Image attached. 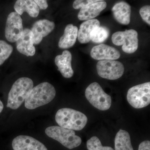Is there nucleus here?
Returning a JSON list of instances; mask_svg holds the SVG:
<instances>
[{
	"label": "nucleus",
	"mask_w": 150,
	"mask_h": 150,
	"mask_svg": "<svg viewBox=\"0 0 150 150\" xmlns=\"http://www.w3.org/2000/svg\"><path fill=\"white\" fill-rule=\"evenodd\" d=\"M56 91L48 82L42 83L33 88L25 101V106L30 110L47 104L54 99Z\"/></svg>",
	"instance_id": "nucleus-1"
},
{
	"label": "nucleus",
	"mask_w": 150,
	"mask_h": 150,
	"mask_svg": "<svg viewBox=\"0 0 150 150\" xmlns=\"http://www.w3.org/2000/svg\"><path fill=\"white\" fill-rule=\"evenodd\" d=\"M55 119L60 127L73 131H80L88 122L87 116L83 112L69 108L59 109Z\"/></svg>",
	"instance_id": "nucleus-2"
},
{
	"label": "nucleus",
	"mask_w": 150,
	"mask_h": 150,
	"mask_svg": "<svg viewBox=\"0 0 150 150\" xmlns=\"http://www.w3.org/2000/svg\"><path fill=\"white\" fill-rule=\"evenodd\" d=\"M33 87V81L29 78L22 77L13 85L8 93L7 107L16 110L25 101Z\"/></svg>",
	"instance_id": "nucleus-3"
},
{
	"label": "nucleus",
	"mask_w": 150,
	"mask_h": 150,
	"mask_svg": "<svg viewBox=\"0 0 150 150\" xmlns=\"http://www.w3.org/2000/svg\"><path fill=\"white\" fill-rule=\"evenodd\" d=\"M45 133L48 137L70 149L77 147L81 144V139L76 135L74 131L60 126L48 127L45 130Z\"/></svg>",
	"instance_id": "nucleus-4"
},
{
	"label": "nucleus",
	"mask_w": 150,
	"mask_h": 150,
	"mask_svg": "<svg viewBox=\"0 0 150 150\" xmlns=\"http://www.w3.org/2000/svg\"><path fill=\"white\" fill-rule=\"evenodd\" d=\"M85 96L91 104L98 110H107L111 106V97L105 92L98 83H93L87 87L85 91Z\"/></svg>",
	"instance_id": "nucleus-5"
},
{
	"label": "nucleus",
	"mask_w": 150,
	"mask_h": 150,
	"mask_svg": "<svg viewBox=\"0 0 150 150\" xmlns=\"http://www.w3.org/2000/svg\"><path fill=\"white\" fill-rule=\"evenodd\" d=\"M127 99L134 108H143L150 103V83L134 86L128 90Z\"/></svg>",
	"instance_id": "nucleus-6"
},
{
	"label": "nucleus",
	"mask_w": 150,
	"mask_h": 150,
	"mask_svg": "<svg viewBox=\"0 0 150 150\" xmlns=\"http://www.w3.org/2000/svg\"><path fill=\"white\" fill-rule=\"evenodd\" d=\"M111 40L116 46H122L123 51L127 54H133L138 49V33L134 29L117 31L112 34Z\"/></svg>",
	"instance_id": "nucleus-7"
},
{
	"label": "nucleus",
	"mask_w": 150,
	"mask_h": 150,
	"mask_svg": "<svg viewBox=\"0 0 150 150\" xmlns=\"http://www.w3.org/2000/svg\"><path fill=\"white\" fill-rule=\"evenodd\" d=\"M96 69L100 76L110 80L121 78L124 72L123 64L115 60L99 61L97 64Z\"/></svg>",
	"instance_id": "nucleus-8"
},
{
	"label": "nucleus",
	"mask_w": 150,
	"mask_h": 150,
	"mask_svg": "<svg viewBox=\"0 0 150 150\" xmlns=\"http://www.w3.org/2000/svg\"><path fill=\"white\" fill-rule=\"evenodd\" d=\"M23 21L20 15L16 12L8 15L7 18L5 34L7 40L11 42H16L23 32Z\"/></svg>",
	"instance_id": "nucleus-9"
},
{
	"label": "nucleus",
	"mask_w": 150,
	"mask_h": 150,
	"mask_svg": "<svg viewBox=\"0 0 150 150\" xmlns=\"http://www.w3.org/2000/svg\"><path fill=\"white\" fill-rule=\"evenodd\" d=\"M13 150H48L43 143L28 136L20 135L13 139Z\"/></svg>",
	"instance_id": "nucleus-10"
},
{
	"label": "nucleus",
	"mask_w": 150,
	"mask_h": 150,
	"mask_svg": "<svg viewBox=\"0 0 150 150\" xmlns=\"http://www.w3.org/2000/svg\"><path fill=\"white\" fill-rule=\"evenodd\" d=\"M55 26L54 22L47 19L40 20L35 22L30 30L34 44H39L43 38L46 37L53 31Z\"/></svg>",
	"instance_id": "nucleus-11"
},
{
	"label": "nucleus",
	"mask_w": 150,
	"mask_h": 150,
	"mask_svg": "<svg viewBox=\"0 0 150 150\" xmlns=\"http://www.w3.org/2000/svg\"><path fill=\"white\" fill-rule=\"evenodd\" d=\"M91 56L93 59L98 61L115 60L120 58L121 54L114 47L101 44L92 48Z\"/></svg>",
	"instance_id": "nucleus-12"
},
{
	"label": "nucleus",
	"mask_w": 150,
	"mask_h": 150,
	"mask_svg": "<svg viewBox=\"0 0 150 150\" xmlns=\"http://www.w3.org/2000/svg\"><path fill=\"white\" fill-rule=\"evenodd\" d=\"M33 38L31 30L28 28L23 30L21 36L16 41L18 51L27 56L35 55V49L34 46Z\"/></svg>",
	"instance_id": "nucleus-13"
},
{
	"label": "nucleus",
	"mask_w": 150,
	"mask_h": 150,
	"mask_svg": "<svg viewBox=\"0 0 150 150\" xmlns=\"http://www.w3.org/2000/svg\"><path fill=\"white\" fill-rule=\"evenodd\" d=\"M72 55L70 51H63L62 55L56 56L55 63L58 70L63 77L67 79L71 78L74 74L71 66Z\"/></svg>",
	"instance_id": "nucleus-14"
},
{
	"label": "nucleus",
	"mask_w": 150,
	"mask_h": 150,
	"mask_svg": "<svg viewBox=\"0 0 150 150\" xmlns=\"http://www.w3.org/2000/svg\"><path fill=\"white\" fill-rule=\"evenodd\" d=\"M113 17L120 24L127 25L131 21V7L128 3L119 2L114 5L112 8Z\"/></svg>",
	"instance_id": "nucleus-15"
},
{
	"label": "nucleus",
	"mask_w": 150,
	"mask_h": 150,
	"mask_svg": "<svg viewBox=\"0 0 150 150\" xmlns=\"http://www.w3.org/2000/svg\"><path fill=\"white\" fill-rule=\"evenodd\" d=\"M107 4L105 1H100L93 3L86 7L81 8L78 14V18L81 21L93 19L98 16L102 11L106 8Z\"/></svg>",
	"instance_id": "nucleus-16"
},
{
	"label": "nucleus",
	"mask_w": 150,
	"mask_h": 150,
	"mask_svg": "<svg viewBox=\"0 0 150 150\" xmlns=\"http://www.w3.org/2000/svg\"><path fill=\"white\" fill-rule=\"evenodd\" d=\"M100 25V23L96 19L89 20L82 23L78 33V40L80 43L84 44L90 42L91 40L92 32Z\"/></svg>",
	"instance_id": "nucleus-17"
},
{
	"label": "nucleus",
	"mask_w": 150,
	"mask_h": 150,
	"mask_svg": "<svg viewBox=\"0 0 150 150\" xmlns=\"http://www.w3.org/2000/svg\"><path fill=\"white\" fill-rule=\"evenodd\" d=\"M78 28L72 24L67 25L65 28L64 35L59 42V48L67 49L72 47L76 43L78 37Z\"/></svg>",
	"instance_id": "nucleus-18"
},
{
	"label": "nucleus",
	"mask_w": 150,
	"mask_h": 150,
	"mask_svg": "<svg viewBox=\"0 0 150 150\" xmlns=\"http://www.w3.org/2000/svg\"><path fill=\"white\" fill-rule=\"evenodd\" d=\"M15 10L19 15L26 12L30 16L36 18L39 15L40 9L34 1L32 0H18L14 6Z\"/></svg>",
	"instance_id": "nucleus-19"
},
{
	"label": "nucleus",
	"mask_w": 150,
	"mask_h": 150,
	"mask_svg": "<svg viewBox=\"0 0 150 150\" xmlns=\"http://www.w3.org/2000/svg\"><path fill=\"white\" fill-rule=\"evenodd\" d=\"M115 150H134L131 144L129 133L120 129L115 138Z\"/></svg>",
	"instance_id": "nucleus-20"
},
{
	"label": "nucleus",
	"mask_w": 150,
	"mask_h": 150,
	"mask_svg": "<svg viewBox=\"0 0 150 150\" xmlns=\"http://www.w3.org/2000/svg\"><path fill=\"white\" fill-rule=\"evenodd\" d=\"M109 33V29L105 26L96 28L92 32L91 40L94 43H102L107 39Z\"/></svg>",
	"instance_id": "nucleus-21"
},
{
	"label": "nucleus",
	"mask_w": 150,
	"mask_h": 150,
	"mask_svg": "<svg viewBox=\"0 0 150 150\" xmlns=\"http://www.w3.org/2000/svg\"><path fill=\"white\" fill-rule=\"evenodd\" d=\"M13 47L4 40H0V66L2 65L12 53Z\"/></svg>",
	"instance_id": "nucleus-22"
},
{
	"label": "nucleus",
	"mask_w": 150,
	"mask_h": 150,
	"mask_svg": "<svg viewBox=\"0 0 150 150\" xmlns=\"http://www.w3.org/2000/svg\"><path fill=\"white\" fill-rule=\"evenodd\" d=\"M87 148L88 150H114L109 146H103L99 139L96 137H91L87 142Z\"/></svg>",
	"instance_id": "nucleus-23"
},
{
	"label": "nucleus",
	"mask_w": 150,
	"mask_h": 150,
	"mask_svg": "<svg viewBox=\"0 0 150 150\" xmlns=\"http://www.w3.org/2000/svg\"><path fill=\"white\" fill-rule=\"evenodd\" d=\"M100 1L99 0H76L73 3V7L75 9H79Z\"/></svg>",
	"instance_id": "nucleus-24"
},
{
	"label": "nucleus",
	"mask_w": 150,
	"mask_h": 150,
	"mask_svg": "<svg viewBox=\"0 0 150 150\" xmlns=\"http://www.w3.org/2000/svg\"><path fill=\"white\" fill-rule=\"evenodd\" d=\"M139 13L143 20L150 25V6L146 5L142 7L140 9Z\"/></svg>",
	"instance_id": "nucleus-25"
},
{
	"label": "nucleus",
	"mask_w": 150,
	"mask_h": 150,
	"mask_svg": "<svg viewBox=\"0 0 150 150\" xmlns=\"http://www.w3.org/2000/svg\"><path fill=\"white\" fill-rule=\"evenodd\" d=\"M34 1L40 9L45 10L48 8V3L46 0H35Z\"/></svg>",
	"instance_id": "nucleus-26"
},
{
	"label": "nucleus",
	"mask_w": 150,
	"mask_h": 150,
	"mask_svg": "<svg viewBox=\"0 0 150 150\" xmlns=\"http://www.w3.org/2000/svg\"><path fill=\"white\" fill-rule=\"evenodd\" d=\"M138 150H150V142L145 141L142 142L139 146Z\"/></svg>",
	"instance_id": "nucleus-27"
},
{
	"label": "nucleus",
	"mask_w": 150,
	"mask_h": 150,
	"mask_svg": "<svg viewBox=\"0 0 150 150\" xmlns=\"http://www.w3.org/2000/svg\"><path fill=\"white\" fill-rule=\"evenodd\" d=\"M4 104H3L1 100H0V113L2 111L3 109H4Z\"/></svg>",
	"instance_id": "nucleus-28"
}]
</instances>
